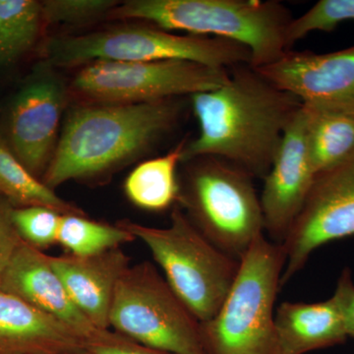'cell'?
<instances>
[{"mask_svg":"<svg viewBox=\"0 0 354 354\" xmlns=\"http://www.w3.org/2000/svg\"><path fill=\"white\" fill-rule=\"evenodd\" d=\"M199 134L185 144L183 162L216 157L264 179L283 135L301 109L295 95L281 90L250 64L230 70L227 82L191 95Z\"/></svg>","mask_w":354,"mask_h":354,"instance_id":"obj_1","label":"cell"},{"mask_svg":"<svg viewBox=\"0 0 354 354\" xmlns=\"http://www.w3.org/2000/svg\"><path fill=\"white\" fill-rule=\"evenodd\" d=\"M176 99L143 104L92 102L67 116L41 180L55 188L108 174L153 148L178 122Z\"/></svg>","mask_w":354,"mask_h":354,"instance_id":"obj_2","label":"cell"},{"mask_svg":"<svg viewBox=\"0 0 354 354\" xmlns=\"http://www.w3.org/2000/svg\"><path fill=\"white\" fill-rule=\"evenodd\" d=\"M108 17L230 39L248 48L254 68L274 64L290 50L286 34L295 18L285 4L274 0H129Z\"/></svg>","mask_w":354,"mask_h":354,"instance_id":"obj_3","label":"cell"},{"mask_svg":"<svg viewBox=\"0 0 354 354\" xmlns=\"http://www.w3.org/2000/svg\"><path fill=\"white\" fill-rule=\"evenodd\" d=\"M286 260L281 243L254 241L218 313L201 323L209 354H281L274 304Z\"/></svg>","mask_w":354,"mask_h":354,"instance_id":"obj_4","label":"cell"},{"mask_svg":"<svg viewBox=\"0 0 354 354\" xmlns=\"http://www.w3.org/2000/svg\"><path fill=\"white\" fill-rule=\"evenodd\" d=\"M44 55L50 66L57 67L162 60H186L227 70L251 65L250 51L241 44L214 37L181 36L152 24L53 37L46 41Z\"/></svg>","mask_w":354,"mask_h":354,"instance_id":"obj_5","label":"cell"},{"mask_svg":"<svg viewBox=\"0 0 354 354\" xmlns=\"http://www.w3.org/2000/svg\"><path fill=\"white\" fill-rule=\"evenodd\" d=\"M116 225L146 244L169 285L199 322L216 316L236 278L241 261L209 242L178 205L172 209L165 227L129 220Z\"/></svg>","mask_w":354,"mask_h":354,"instance_id":"obj_6","label":"cell"},{"mask_svg":"<svg viewBox=\"0 0 354 354\" xmlns=\"http://www.w3.org/2000/svg\"><path fill=\"white\" fill-rule=\"evenodd\" d=\"M180 183L178 206L209 242L241 261L255 239L264 234V216L254 178L216 157H199Z\"/></svg>","mask_w":354,"mask_h":354,"instance_id":"obj_7","label":"cell"},{"mask_svg":"<svg viewBox=\"0 0 354 354\" xmlns=\"http://www.w3.org/2000/svg\"><path fill=\"white\" fill-rule=\"evenodd\" d=\"M109 329L174 354H209L201 322L150 262L130 265L114 292Z\"/></svg>","mask_w":354,"mask_h":354,"instance_id":"obj_8","label":"cell"},{"mask_svg":"<svg viewBox=\"0 0 354 354\" xmlns=\"http://www.w3.org/2000/svg\"><path fill=\"white\" fill-rule=\"evenodd\" d=\"M230 70L186 60L95 62L79 70L72 90L92 102L143 104L220 88Z\"/></svg>","mask_w":354,"mask_h":354,"instance_id":"obj_9","label":"cell"},{"mask_svg":"<svg viewBox=\"0 0 354 354\" xmlns=\"http://www.w3.org/2000/svg\"><path fill=\"white\" fill-rule=\"evenodd\" d=\"M353 236L354 153L316 174L304 208L281 243L286 260L281 288L304 269L317 249Z\"/></svg>","mask_w":354,"mask_h":354,"instance_id":"obj_10","label":"cell"},{"mask_svg":"<svg viewBox=\"0 0 354 354\" xmlns=\"http://www.w3.org/2000/svg\"><path fill=\"white\" fill-rule=\"evenodd\" d=\"M65 94L57 76L39 70L21 86L9 104L2 139L38 178L43 177L57 148Z\"/></svg>","mask_w":354,"mask_h":354,"instance_id":"obj_11","label":"cell"},{"mask_svg":"<svg viewBox=\"0 0 354 354\" xmlns=\"http://www.w3.org/2000/svg\"><path fill=\"white\" fill-rule=\"evenodd\" d=\"M256 69L304 106L354 116V46L329 53L291 50Z\"/></svg>","mask_w":354,"mask_h":354,"instance_id":"obj_12","label":"cell"},{"mask_svg":"<svg viewBox=\"0 0 354 354\" xmlns=\"http://www.w3.org/2000/svg\"><path fill=\"white\" fill-rule=\"evenodd\" d=\"M316 174L307 146L304 106L291 121L281 140L271 169L265 176L260 196L265 232L272 241L283 243L305 201Z\"/></svg>","mask_w":354,"mask_h":354,"instance_id":"obj_13","label":"cell"},{"mask_svg":"<svg viewBox=\"0 0 354 354\" xmlns=\"http://www.w3.org/2000/svg\"><path fill=\"white\" fill-rule=\"evenodd\" d=\"M0 290L21 298L64 324L87 344L106 339L113 330H102L81 311L50 264V256L21 241L2 279Z\"/></svg>","mask_w":354,"mask_h":354,"instance_id":"obj_14","label":"cell"},{"mask_svg":"<svg viewBox=\"0 0 354 354\" xmlns=\"http://www.w3.org/2000/svg\"><path fill=\"white\" fill-rule=\"evenodd\" d=\"M70 297L95 326L109 329V312L116 286L130 266L129 257L120 248L88 257L50 256Z\"/></svg>","mask_w":354,"mask_h":354,"instance_id":"obj_15","label":"cell"},{"mask_svg":"<svg viewBox=\"0 0 354 354\" xmlns=\"http://www.w3.org/2000/svg\"><path fill=\"white\" fill-rule=\"evenodd\" d=\"M86 348L85 339L66 325L0 290V354H62Z\"/></svg>","mask_w":354,"mask_h":354,"instance_id":"obj_16","label":"cell"},{"mask_svg":"<svg viewBox=\"0 0 354 354\" xmlns=\"http://www.w3.org/2000/svg\"><path fill=\"white\" fill-rule=\"evenodd\" d=\"M274 326L281 354H306L339 346L348 339L334 297L325 301L283 302L276 310Z\"/></svg>","mask_w":354,"mask_h":354,"instance_id":"obj_17","label":"cell"},{"mask_svg":"<svg viewBox=\"0 0 354 354\" xmlns=\"http://www.w3.org/2000/svg\"><path fill=\"white\" fill-rule=\"evenodd\" d=\"M185 141L162 157L137 165L124 183L125 194L138 208L162 212L176 206L180 193L177 167L183 162Z\"/></svg>","mask_w":354,"mask_h":354,"instance_id":"obj_18","label":"cell"},{"mask_svg":"<svg viewBox=\"0 0 354 354\" xmlns=\"http://www.w3.org/2000/svg\"><path fill=\"white\" fill-rule=\"evenodd\" d=\"M307 146L316 174L332 169L354 153V116L304 106Z\"/></svg>","mask_w":354,"mask_h":354,"instance_id":"obj_19","label":"cell"},{"mask_svg":"<svg viewBox=\"0 0 354 354\" xmlns=\"http://www.w3.org/2000/svg\"><path fill=\"white\" fill-rule=\"evenodd\" d=\"M0 197L16 208L46 207L62 215H85L82 209L65 201L35 176L11 152L0 137Z\"/></svg>","mask_w":354,"mask_h":354,"instance_id":"obj_20","label":"cell"},{"mask_svg":"<svg viewBox=\"0 0 354 354\" xmlns=\"http://www.w3.org/2000/svg\"><path fill=\"white\" fill-rule=\"evenodd\" d=\"M44 25L41 1L0 0V68L26 57Z\"/></svg>","mask_w":354,"mask_h":354,"instance_id":"obj_21","label":"cell"},{"mask_svg":"<svg viewBox=\"0 0 354 354\" xmlns=\"http://www.w3.org/2000/svg\"><path fill=\"white\" fill-rule=\"evenodd\" d=\"M136 241L120 225H111L86 218L85 215H62L57 243L70 255L88 257Z\"/></svg>","mask_w":354,"mask_h":354,"instance_id":"obj_22","label":"cell"},{"mask_svg":"<svg viewBox=\"0 0 354 354\" xmlns=\"http://www.w3.org/2000/svg\"><path fill=\"white\" fill-rule=\"evenodd\" d=\"M348 21H354V0H320L291 21L286 34L288 48L292 50L293 44L310 32H332Z\"/></svg>","mask_w":354,"mask_h":354,"instance_id":"obj_23","label":"cell"},{"mask_svg":"<svg viewBox=\"0 0 354 354\" xmlns=\"http://www.w3.org/2000/svg\"><path fill=\"white\" fill-rule=\"evenodd\" d=\"M11 216L21 239L29 245L44 251L57 243L62 214L46 207H14Z\"/></svg>","mask_w":354,"mask_h":354,"instance_id":"obj_24","label":"cell"},{"mask_svg":"<svg viewBox=\"0 0 354 354\" xmlns=\"http://www.w3.org/2000/svg\"><path fill=\"white\" fill-rule=\"evenodd\" d=\"M44 24L84 25L94 22L118 6L113 0H46L41 1Z\"/></svg>","mask_w":354,"mask_h":354,"instance_id":"obj_25","label":"cell"},{"mask_svg":"<svg viewBox=\"0 0 354 354\" xmlns=\"http://www.w3.org/2000/svg\"><path fill=\"white\" fill-rule=\"evenodd\" d=\"M13 208L10 203L0 197V286L7 268L22 241L13 225L11 216Z\"/></svg>","mask_w":354,"mask_h":354,"instance_id":"obj_26","label":"cell"},{"mask_svg":"<svg viewBox=\"0 0 354 354\" xmlns=\"http://www.w3.org/2000/svg\"><path fill=\"white\" fill-rule=\"evenodd\" d=\"M87 351L90 354H174L143 346L114 330L108 339L87 344Z\"/></svg>","mask_w":354,"mask_h":354,"instance_id":"obj_27","label":"cell"},{"mask_svg":"<svg viewBox=\"0 0 354 354\" xmlns=\"http://www.w3.org/2000/svg\"><path fill=\"white\" fill-rule=\"evenodd\" d=\"M333 297L341 311L346 335L354 339V281L349 268L342 270Z\"/></svg>","mask_w":354,"mask_h":354,"instance_id":"obj_28","label":"cell"},{"mask_svg":"<svg viewBox=\"0 0 354 354\" xmlns=\"http://www.w3.org/2000/svg\"><path fill=\"white\" fill-rule=\"evenodd\" d=\"M62 354H90L88 351H87V348L82 349V351H73V353H62Z\"/></svg>","mask_w":354,"mask_h":354,"instance_id":"obj_29","label":"cell"}]
</instances>
